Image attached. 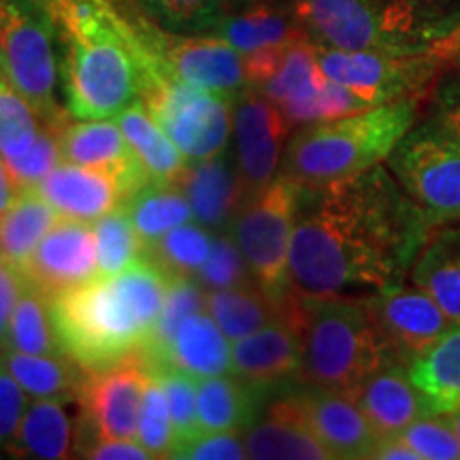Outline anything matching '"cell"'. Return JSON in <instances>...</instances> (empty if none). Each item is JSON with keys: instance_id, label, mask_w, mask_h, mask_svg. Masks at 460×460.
<instances>
[{"instance_id": "1", "label": "cell", "mask_w": 460, "mask_h": 460, "mask_svg": "<svg viewBox=\"0 0 460 460\" xmlns=\"http://www.w3.org/2000/svg\"><path fill=\"white\" fill-rule=\"evenodd\" d=\"M430 233L433 226L384 164L326 186H301L288 258L290 290L367 298L402 286Z\"/></svg>"}, {"instance_id": "2", "label": "cell", "mask_w": 460, "mask_h": 460, "mask_svg": "<svg viewBox=\"0 0 460 460\" xmlns=\"http://www.w3.org/2000/svg\"><path fill=\"white\" fill-rule=\"evenodd\" d=\"M65 48L66 113L109 119L141 99L154 58L111 0H31Z\"/></svg>"}, {"instance_id": "3", "label": "cell", "mask_w": 460, "mask_h": 460, "mask_svg": "<svg viewBox=\"0 0 460 460\" xmlns=\"http://www.w3.org/2000/svg\"><path fill=\"white\" fill-rule=\"evenodd\" d=\"M166 288L169 275L141 256L122 273L49 298L62 352L84 369H101L141 352L156 329Z\"/></svg>"}, {"instance_id": "4", "label": "cell", "mask_w": 460, "mask_h": 460, "mask_svg": "<svg viewBox=\"0 0 460 460\" xmlns=\"http://www.w3.org/2000/svg\"><path fill=\"white\" fill-rule=\"evenodd\" d=\"M314 43L386 54H429L460 24V0H295Z\"/></svg>"}, {"instance_id": "5", "label": "cell", "mask_w": 460, "mask_h": 460, "mask_svg": "<svg viewBox=\"0 0 460 460\" xmlns=\"http://www.w3.org/2000/svg\"><path fill=\"white\" fill-rule=\"evenodd\" d=\"M420 102L422 96H407L345 118L301 124L286 143L279 175L318 188L382 164L413 128Z\"/></svg>"}, {"instance_id": "6", "label": "cell", "mask_w": 460, "mask_h": 460, "mask_svg": "<svg viewBox=\"0 0 460 460\" xmlns=\"http://www.w3.org/2000/svg\"><path fill=\"white\" fill-rule=\"evenodd\" d=\"M301 335V382L354 396L373 373L396 362L362 298H314L292 292Z\"/></svg>"}, {"instance_id": "7", "label": "cell", "mask_w": 460, "mask_h": 460, "mask_svg": "<svg viewBox=\"0 0 460 460\" xmlns=\"http://www.w3.org/2000/svg\"><path fill=\"white\" fill-rule=\"evenodd\" d=\"M386 163L433 230L460 222V137L439 118L413 124Z\"/></svg>"}, {"instance_id": "8", "label": "cell", "mask_w": 460, "mask_h": 460, "mask_svg": "<svg viewBox=\"0 0 460 460\" xmlns=\"http://www.w3.org/2000/svg\"><path fill=\"white\" fill-rule=\"evenodd\" d=\"M56 34L31 0H0V75L31 102L43 124H65L58 105Z\"/></svg>"}, {"instance_id": "9", "label": "cell", "mask_w": 460, "mask_h": 460, "mask_svg": "<svg viewBox=\"0 0 460 460\" xmlns=\"http://www.w3.org/2000/svg\"><path fill=\"white\" fill-rule=\"evenodd\" d=\"M139 101L190 163L228 149L233 99L194 88L158 68L143 75Z\"/></svg>"}, {"instance_id": "10", "label": "cell", "mask_w": 460, "mask_h": 460, "mask_svg": "<svg viewBox=\"0 0 460 460\" xmlns=\"http://www.w3.org/2000/svg\"><path fill=\"white\" fill-rule=\"evenodd\" d=\"M301 186L278 175L245 200L230 234L250 264L252 278L278 301L290 295L288 258L295 233Z\"/></svg>"}, {"instance_id": "11", "label": "cell", "mask_w": 460, "mask_h": 460, "mask_svg": "<svg viewBox=\"0 0 460 460\" xmlns=\"http://www.w3.org/2000/svg\"><path fill=\"white\" fill-rule=\"evenodd\" d=\"M318 45V43H315ZM322 71L331 82L352 90L371 107L407 96H424L446 62L429 54H386L371 49H339L318 45Z\"/></svg>"}, {"instance_id": "12", "label": "cell", "mask_w": 460, "mask_h": 460, "mask_svg": "<svg viewBox=\"0 0 460 460\" xmlns=\"http://www.w3.org/2000/svg\"><path fill=\"white\" fill-rule=\"evenodd\" d=\"M149 373L143 352L101 369H84L77 390L79 441L137 439L141 394ZM79 446V444H77Z\"/></svg>"}, {"instance_id": "13", "label": "cell", "mask_w": 460, "mask_h": 460, "mask_svg": "<svg viewBox=\"0 0 460 460\" xmlns=\"http://www.w3.org/2000/svg\"><path fill=\"white\" fill-rule=\"evenodd\" d=\"M267 411L298 420L312 430L332 458H371L373 447L379 441L377 430L354 396L335 390L314 388L307 384L290 393L279 390L269 396Z\"/></svg>"}, {"instance_id": "14", "label": "cell", "mask_w": 460, "mask_h": 460, "mask_svg": "<svg viewBox=\"0 0 460 460\" xmlns=\"http://www.w3.org/2000/svg\"><path fill=\"white\" fill-rule=\"evenodd\" d=\"M137 34L158 66L180 82L226 99L250 88L243 54L222 37H180L152 26H137Z\"/></svg>"}, {"instance_id": "15", "label": "cell", "mask_w": 460, "mask_h": 460, "mask_svg": "<svg viewBox=\"0 0 460 460\" xmlns=\"http://www.w3.org/2000/svg\"><path fill=\"white\" fill-rule=\"evenodd\" d=\"M292 126L284 109L254 88L233 99V154L250 197L279 175Z\"/></svg>"}, {"instance_id": "16", "label": "cell", "mask_w": 460, "mask_h": 460, "mask_svg": "<svg viewBox=\"0 0 460 460\" xmlns=\"http://www.w3.org/2000/svg\"><path fill=\"white\" fill-rule=\"evenodd\" d=\"M362 301L376 318L394 360L405 367H410L454 326L444 309L416 286L388 288Z\"/></svg>"}, {"instance_id": "17", "label": "cell", "mask_w": 460, "mask_h": 460, "mask_svg": "<svg viewBox=\"0 0 460 460\" xmlns=\"http://www.w3.org/2000/svg\"><path fill=\"white\" fill-rule=\"evenodd\" d=\"M20 271L28 284L49 298L99 278L92 222L60 217Z\"/></svg>"}, {"instance_id": "18", "label": "cell", "mask_w": 460, "mask_h": 460, "mask_svg": "<svg viewBox=\"0 0 460 460\" xmlns=\"http://www.w3.org/2000/svg\"><path fill=\"white\" fill-rule=\"evenodd\" d=\"M233 373L269 396L301 379V335L292 318L262 326L233 341Z\"/></svg>"}, {"instance_id": "19", "label": "cell", "mask_w": 460, "mask_h": 460, "mask_svg": "<svg viewBox=\"0 0 460 460\" xmlns=\"http://www.w3.org/2000/svg\"><path fill=\"white\" fill-rule=\"evenodd\" d=\"M62 217L96 222L128 203L135 194L122 177L105 169L62 163L34 186Z\"/></svg>"}, {"instance_id": "20", "label": "cell", "mask_w": 460, "mask_h": 460, "mask_svg": "<svg viewBox=\"0 0 460 460\" xmlns=\"http://www.w3.org/2000/svg\"><path fill=\"white\" fill-rule=\"evenodd\" d=\"M177 183L190 200L194 220L217 233H230L234 217L250 199L233 149L190 163Z\"/></svg>"}, {"instance_id": "21", "label": "cell", "mask_w": 460, "mask_h": 460, "mask_svg": "<svg viewBox=\"0 0 460 460\" xmlns=\"http://www.w3.org/2000/svg\"><path fill=\"white\" fill-rule=\"evenodd\" d=\"M62 163L105 169L119 175L135 194L149 181L139 156L113 119H77L60 126Z\"/></svg>"}, {"instance_id": "22", "label": "cell", "mask_w": 460, "mask_h": 460, "mask_svg": "<svg viewBox=\"0 0 460 460\" xmlns=\"http://www.w3.org/2000/svg\"><path fill=\"white\" fill-rule=\"evenodd\" d=\"M379 437L401 435L424 416L441 413L437 402L413 382L401 362H388L373 373L354 394Z\"/></svg>"}, {"instance_id": "23", "label": "cell", "mask_w": 460, "mask_h": 460, "mask_svg": "<svg viewBox=\"0 0 460 460\" xmlns=\"http://www.w3.org/2000/svg\"><path fill=\"white\" fill-rule=\"evenodd\" d=\"M68 399H32L28 402L20 429L7 447L13 458L62 460L77 456L75 420Z\"/></svg>"}, {"instance_id": "24", "label": "cell", "mask_w": 460, "mask_h": 460, "mask_svg": "<svg viewBox=\"0 0 460 460\" xmlns=\"http://www.w3.org/2000/svg\"><path fill=\"white\" fill-rule=\"evenodd\" d=\"M164 367L180 369L194 379L226 376L233 373V343L203 309L181 322L158 369Z\"/></svg>"}, {"instance_id": "25", "label": "cell", "mask_w": 460, "mask_h": 460, "mask_svg": "<svg viewBox=\"0 0 460 460\" xmlns=\"http://www.w3.org/2000/svg\"><path fill=\"white\" fill-rule=\"evenodd\" d=\"M410 278L411 286L427 292L454 324H460V224H446L430 233Z\"/></svg>"}, {"instance_id": "26", "label": "cell", "mask_w": 460, "mask_h": 460, "mask_svg": "<svg viewBox=\"0 0 460 460\" xmlns=\"http://www.w3.org/2000/svg\"><path fill=\"white\" fill-rule=\"evenodd\" d=\"M269 394L234 373L203 377L197 384V410L203 433L243 430L261 413Z\"/></svg>"}, {"instance_id": "27", "label": "cell", "mask_w": 460, "mask_h": 460, "mask_svg": "<svg viewBox=\"0 0 460 460\" xmlns=\"http://www.w3.org/2000/svg\"><path fill=\"white\" fill-rule=\"evenodd\" d=\"M288 296L286 301H278L261 284L247 281L241 286L222 288V290H207L205 309L233 343L284 318Z\"/></svg>"}, {"instance_id": "28", "label": "cell", "mask_w": 460, "mask_h": 460, "mask_svg": "<svg viewBox=\"0 0 460 460\" xmlns=\"http://www.w3.org/2000/svg\"><path fill=\"white\" fill-rule=\"evenodd\" d=\"M247 458L256 460H332L331 452L307 427L290 416L267 411L241 430Z\"/></svg>"}, {"instance_id": "29", "label": "cell", "mask_w": 460, "mask_h": 460, "mask_svg": "<svg viewBox=\"0 0 460 460\" xmlns=\"http://www.w3.org/2000/svg\"><path fill=\"white\" fill-rule=\"evenodd\" d=\"M115 122L139 156L143 169L152 183H177L188 169L186 156L177 149L169 135L154 122L141 101L132 102L122 113L115 115Z\"/></svg>"}, {"instance_id": "30", "label": "cell", "mask_w": 460, "mask_h": 460, "mask_svg": "<svg viewBox=\"0 0 460 460\" xmlns=\"http://www.w3.org/2000/svg\"><path fill=\"white\" fill-rule=\"evenodd\" d=\"M0 365L17 379L31 399L77 401L84 367L68 356H39L0 349Z\"/></svg>"}, {"instance_id": "31", "label": "cell", "mask_w": 460, "mask_h": 460, "mask_svg": "<svg viewBox=\"0 0 460 460\" xmlns=\"http://www.w3.org/2000/svg\"><path fill=\"white\" fill-rule=\"evenodd\" d=\"M60 214L34 188L22 190L0 216V247L11 267L22 269Z\"/></svg>"}, {"instance_id": "32", "label": "cell", "mask_w": 460, "mask_h": 460, "mask_svg": "<svg viewBox=\"0 0 460 460\" xmlns=\"http://www.w3.org/2000/svg\"><path fill=\"white\" fill-rule=\"evenodd\" d=\"M216 31L217 37L228 41L243 56L307 37L295 13H286L269 4H254L241 13L224 15Z\"/></svg>"}, {"instance_id": "33", "label": "cell", "mask_w": 460, "mask_h": 460, "mask_svg": "<svg viewBox=\"0 0 460 460\" xmlns=\"http://www.w3.org/2000/svg\"><path fill=\"white\" fill-rule=\"evenodd\" d=\"M329 84L318 60V45L309 37L288 43L278 68L267 82L258 85L261 94L278 102L279 107L307 101Z\"/></svg>"}, {"instance_id": "34", "label": "cell", "mask_w": 460, "mask_h": 460, "mask_svg": "<svg viewBox=\"0 0 460 460\" xmlns=\"http://www.w3.org/2000/svg\"><path fill=\"white\" fill-rule=\"evenodd\" d=\"M132 226L139 234L143 250L181 224L192 222L194 214L180 183H147L124 205Z\"/></svg>"}, {"instance_id": "35", "label": "cell", "mask_w": 460, "mask_h": 460, "mask_svg": "<svg viewBox=\"0 0 460 460\" xmlns=\"http://www.w3.org/2000/svg\"><path fill=\"white\" fill-rule=\"evenodd\" d=\"M407 369L441 413L460 407V324H454Z\"/></svg>"}, {"instance_id": "36", "label": "cell", "mask_w": 460, "mask_h": 460, "mask_svg": "<svg viewBox=\"0 0 460 460\" xmlns=\"http://www.w3.org/2000/svg\"><path fill=\"white\" fill-rule=\"evenodd\" d=\"M4 349L39 356H66L51 322L49 296H45L39 288L26 284L22 292L11 315Z\"/></svg>"}, {"instance_id": "37", "label": "cell", "mask_w": 460, "mask_h": 460, "mask_svg": "<svg viewBox=\"0 0 460 460\" xmlns=\"http://www.w3.org/2000/svg\"><path fill=\"white\" fill-rule=\"evenodd\" d=\"M205 303L207 290L199 284L197 278H169V288H166V296L163 309H160L156 329H154L149 343L141 349L152 369H158L163 365L166 349H169L181 322L188 315L203 312Z\"/></svg>"}, {"instance_id": "38", "label": "cell", "mask_w": 460, "mask_h": 460, "mask_svg": "<svg viewBox=\"0 0 460 460\" xmlns=\"http://www.w3.org/2000/svg\"><path fill=\"white\" fill-rule=\"evenodd\" d=\"M214 234L203 224L186 222L160 237L146 254L169 278H194L209 258Z\"/></svg>"}, {"instance_id": "39", "label": "cell", "mask_w": 460, "mask_h": 460, "mask_svg": "<svg viewBox=\"0 0 460 460\" xmlns=\"http://www.w3.org/2000/svg\"><path fill=\"white\" fill-rule=\"evenodd\" d=\"M96 234V261H99V278H111L126 271L132 262L146 254L126 207L102 216L94 224Z\"/></svg>"}, {"instance_id": "40", "label": "cell", "mask_w": 460, "mask_h": 460, "mask_svg": "<svg viewBox=\"0 0 460 460\" xmlns=\"http://www.w3.org/2000/svg\"><path fill=\"white\" fill-rule=\"evenodd\" d=\"M137 441L146 447L152 458H171L172 446H175L169 402H166L158 371L152 369V367H149L146 386H143L141 394Z\"/></svg>"}, {"instance_id": "41", "label": "cell", "mask_w": 460, "mask_h": 460, "mask_svg": "<svg viewBox=\"0 0 460 460\" xmlns=\"http://www.w3.org/2000/svg\"><path fill=\"white\" fill-rule=\"evenodd\" d=\"M39 115L0 75V156L11 160L26 154L37 139Z\"/></svg>"}, {"instance_id": "42", "label": "cell", "mask_w": 460, "mask_h": 460, "mask_svg": "<svg viewBox=\"0 0 460 460\" xmlns=\"http://www.w3.org/2000/svg\"><path fill=\"white\" fill-rule=\"evenodd\" d=\"M160 376V384H163L166 402H169L171 424H172V437H175V446H172L171 458L175 456L177 450L190 444L192 439L203 433L199 422V410H197V384L194 377L188 376L180 369H156Z\"/></svg>"}, {"instance_id": "43", "label": "cell", "mask_w": 460, "mask_h": 460, "mask_svg": "<svg viewBox=\"0 0 460 460\" xmlns=\"http://www.w3.org/2000/svg\"><path fill=\"white\" fill-rule=\"evenodd\" d=\"M60 126L62 124H45L39 130L37 139L22 156L4 160L11 181L17 192L34 188L39 181L45 180L58 164L62 163L60 152Z\"/></svg>"}, {"instance_id": "44", "label": "cell", "mask_w": 460, "mask_h": 460, "mask_svg": "<svg viewBox=\"0 0 460 460\" xmlns=\"http://www.w3.org/2000/svg\"><path fill=\"white\" fill-rule=\"evenodd\" d=\"M281 109H284L286 118L295 126H298L345 118V115L367 111V109H371V105L367 101H362L360 96H356L352 90L343 88V85H339L329 79V84H326L318 94L312 96V99L295 102V105H288Z\"/></svg>"}, {"instance_id": "45", "label": "cell", "mask_w": 460, "mask_h": 460, "mask_svg": "<svg viewBox=\"0 0 460 460\" xmlns=\"http://www.w3.org/2000/svg\"><path fill=\"white\" fill-rule=\"evenodd\" d=\"M205 290H222V288H233L254 281L247 264L243 252L239 250L237 241L233 234H217L214 237L209 258H207L199 273L194 275Z\"/></svg>"}, {"instance_id": "46", "label": "cell", "mask_w": 460, "mask_h": 460, "mask_svg": "<svg viewBox=\"0 0 460 460\" xmlns=\"http://www.w3.org/2000/svg\"><path fill=\"white\" fill-rule=\"evenodd\" d=\"M413 450L420 460H456L460 458L458 437L447 418V413H433L410 424L399 435Z\"/></svg>"}, {"instance_id": "47", "label": "cell", "mask_w": 460, "mask_h": 460, "mask_svg": "<svg viewBox=\"0 0 460 460\" xmlns=\"http://www.w3.org/2000/svg\"><path fill=\"white\" fill-rule=\"evenodd\" d=\"M154 15L172 28L209 31L222 22V0H141Z\"/></svg>"}, {"instance_id": "48", "label": "cell", "mask_w": 460, "mask_h": 460, "mask_svg": "<svg viewBox=\"0 0 460 460\" xmlns=\"http://www.w3.org/2000/svg\"><path fill=\"white\" fill-rule=\"evenodd\" d=\"M172 458L188 460H245L247 450L241 430H217V433H200Z\"/></svg>"}, {"instance_id": "49", "label": "cell", "mask_w": 460, "mask_h": 460, "mask_svg": "<svg viewBox=\"0 0 460 460\" xmlns=\"http://www.w3.org/2000/svg\"><path fill=\"white\" fill-rule=\"evenodd\" d=\"M28 402L31 401H28L26 390L0 365V452H7L9 444L13 441Z\"/></svg>"}, {"instance_id": "50", "label": "cell", "mask_w": 460, "mask_h": 460, "mask_svg": "<svg viewBox=\"0 0 460 460\" xmlns=\"http://www.w3.org/2000/svg\"><path fill=\"white\" fill-rule=\"evenodd\" d=\"M77 456L92 460H147L149 452L137 439H82Z\"/></svg>"}, {"instance_id": "51", "label": "cell", "mask_w": 460, "mask_h": 460, "mask_svg": "<svg viewBox=\"0 0 460 460\" xmlns=\"http://www.w3.org/2000/svg\"><path fill=\"white\" fill-rule=\"evenodd\" d=\"M26 284L24 273L17 267H11V264L0 267V349H4L11 315L15 312V305L20 301Z\"/></svg>"}, {"instance_id": "52", "label": "cell", "mask_w": 460, "mask_h": 460, "mask_svg": "<svg viewBox=\"0 0 460 460\" xmlns=\"http://www.w3.org/2000/svg\"><path fill=\"white\" fill-rule=\"evenodd\" d=\"M435 118H439L447 128H452L460 137V79L439 90V109H437Z\"/></svg>"}, {"instance_id": "53", "label": "cell", "mask_w": 460, "mask_h": 460, "mask_svg": "<svg viewBox=\"0 0 460 460\" xmlns=\"http://www.w3.org/2000/svg\"><path fill=\"white\" fill-rule=\"evenodd\" d=\"M371 458L377 460H420L418 452L407 444L405 439H401L399 435L393 437H379V441L373 447Z\"/></svg>"}, {"instance_id": "54", "label": "cell", "mask_w": 460, "mask_h": 460, "mask_svg": "<svg viewBox=\"0 0 460 460\" xmlns=\"http://www.w3.org/2000/svg\"><path fill=\"white\" fill-rule=\"evenodd\" d=\"M433 54L439 56L446 65H454L460 68V24L444 43L437 45V48L433 49Z\"/></svg>"}, {"instance_id": "55", "label": "cell", "mask_w": 460, "mask_h": 460, "mask_svg": "<svg viewBox=\"0 0 460 460\" xmlns=\"http://www.w3.org/2000/svg\"><path fill=\"white\" fill-rule=\"evenodd\" d=\"M15 197H17V190L13 186V181H11L3 156H0V216L9 209Z\"/></svg>"}, {"instance_id": "56", "label": "cell", "mask_w": 460, "mask_h": 460, "mask_svg": "<svg viewBox=\"0 0 460 460\" xmlns=\"http://www.w3.org/2000/svg\"><path fill=\"white\" fill-rule=\"evenodd\" d=\"M446 413H447V418H450L454 433H456L458 444H460V407H456V410H452V411H446Z\"/></svg>"}, {"instance_id": "57", "label": "cell", "mask_w": 460, "mask_h": 460, "mask_svg": "<svg viewBox=\"0 0 460 460\" xmlns=\"http://www.w3.org/2000/svg\"><path fill=\"white\" fill-rule=\"evenodd\" d=\"M4 264H7V258H4L3 247H0V267H4Z\"/></svg>"}]
</instances>
